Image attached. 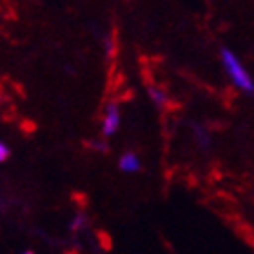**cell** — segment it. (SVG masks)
I'll list each match as a JSON object with an SVG mask.
<instances>
[{
	"label": "cell",
	"mask_w": 254,
	"mask_h": 254,
	"mask_svg": "<svg viewBox=\"0 0 254 254\" xmlns=\"http://www.w3.org/2000/svg\"><path fill=\"white\" fill-rule=\"evenodd\" d=\"M220 57H222L223 69L231 78V82L234 84V87L247 93V95H254V80L251 78V74L247 73V69L244 67V64L240 62L238 57L229 48L220 49Z\"/></svg>",
	"instance_id": "1"
},
{
	"label": "cell",
	"mask_w": 254,
	"mask_h": 254,
	"mask_svg": "<svg viewBox=\"0 0 254 254\" xmlns=\"http://www.w3.org/2000/svg\"><path fill=\"white\" fill-rule=\"evenodd\" d=\"M120 127V107L117 102H107L104 109V118H102V134L104 136H113Z\"/></svg>",
	"instance_id": "2"
},
{
	"label": "cell",
	"mask_w": 254,
	"mask_h": 254,
	"mask_svg": "<svg viewBox=\"0 0 254 254\" xmlns=\"http://www.w3.org/2000/svg\"><path fill=\"white\" fill-rule=\"evenodd\" d=\"M118 167L124 171V173H136L140 171L142 164H140V158H138L136 153H131V151H127L120 156L118 160Z\"/></svg>",
	"instance_id": "3"
},
{
	"label": "cell",
	"mask_w": 254,
	"mask_h": 254,
	"mask_svg": "<svg viewBox=\"0 0 254 254\" xmlns=\"http://www.w3.org/2000/svg\"><path fill=\"white\" fill-rule=\"evenodd\" d=\"M147 95H149V98L153 100L154 106L160 107V109L167 106V102H169V96H167V93H165L164 89L156 87V85H149V87H147Z\"/></svg>",
	"instance_id": "4"
},
{
	"label": "cell",
	"mask_w": 254,
	"mask_h": 254,
	"mask_svg": "<svg viewBox=\"0 0 254 254\" xmlns=\"http://www.w3.org/2000/svg\"><path fill=\"white\" fill-rule=\"evenodd\" d=\"M85 223H87V218H85L84 214H76V216L73 218L71 225H69V229H71V231H80V229L85 227Z\"/></svg>",
	"instance_id": "5"
},
{
	"label": "cell",
	"mask_w": 254,
	"mask_h": 254,
	"mask_svg": "<svg viewBox=\"0 0 254 254\" xmlns=\"http://www.w3.org/2000/svg\"><path fill=\"white\" fill-rule=\"evenodd\" d=\"M194 134H196V140H198V143H200L201 147H207L209 145V134H207L205 131H201L200 127L194 131Z\"/></svg>",
	"instance_id": "6"
},
{
	"label": "cell",
	"mask_w": 254,
	"mask_h": 254,
	"mask_svg": "<svg viewBox=\"0 0 254 254\" xmlns=\"http://www.w3.org/2000/svg\"><path fill=\"white\" fill-rule=\"evenodd\" d=\"M9 147H7V143L5 142H0V162H5V160L9 158Z\"/></svg>",
	"instance_id": "7"
},
{
	"label": "cell",
	"mask_w": 254,
	"mask_h": 254,
	"mask_svg": "<svg viewBox=\"0 0 254 254\" xmlns=\"http://www.w3.org/2000/svg\"><path fill=\"white\" fill-rule=\"evenodd\" d=\"M91 147L95 149V151H98V153H106L107 149V143L106 142H100V140H98V142H91Z\"/></svg>",
	"instance_id": "8"
},
{
	"label": "cell",
	"mask_w": 254,
	"mask_h": 254,
	"mask_svg": "<svg viewBox=\"0 0 254 254\" xmlns=\"http://www.w3.org/2000/svg\"><path fill=\"white\" fill-rule=\"evenodd\" d=\"M106 51L109 53V57L113 55V44H111V40H107V38H106Z\"/></svg>",
	"instance_id": "9"
},
{
	"label": "cell",
	"mask_w": 254,
	"mask_h": 254,
	"mask_svg": "<svg viewBox=\"0 0 254 254\" xmlns=\"http://www.w3.org/2000/svg\"><path fill=\"white\" fill-rule=\"evenodd\" d=\"M22 254H35L33 251H26V253H22Z\"/></svg>",
	"instance_id": "10"
}]
</instances>
